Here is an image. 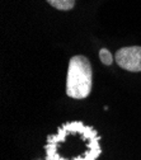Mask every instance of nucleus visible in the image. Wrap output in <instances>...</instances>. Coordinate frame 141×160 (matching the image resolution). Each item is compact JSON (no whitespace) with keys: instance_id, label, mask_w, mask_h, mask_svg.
<instances>
[{"instance_id":"nucleus-5","label":"nucleus","mask_w":141,"mask_h":160,"mask_svg":"<svg viewBox=\"0 0 141 160\" xmlns=\"http://www.w3.org/2000/svg\"><path fill=\"white\" fill-rule=\"evenodd\" d=\"M99 58L102 61V64H104L106 66H111L113 64V56L107 48H102L99 51Z\"/></svg>"},{"instance_id":"nucleus-4","label":"nucleus","mask_w":141,"mask_h":160,"mask_svg":"<svg viewBox=\"0 0 141 160\" xmlns=\"http://www.w3.org/2000/svg\"><path fill=\"white\" fill-rule=\"evenodd\" d=\"M46 2H48L51 7L63 12L71 10L75 7V0H46Z\"/></svg>"},{"instance_id":"nucleus-2","label":"nucleus","mask_w":141,"mask_h":160,"mask_svg":"<svg viewBox=\"0 0 141 160\" xmlns=\"http://www.w3.org/2000/svg\"><path fill=\"white\" fill-rule=\"evenodd\" d=\"M92 65L83 55L73 56L69 61L66 94L74 99H84L92 92Z\"/></svg>"},{"instance_id":"nucleus-3","label":"nucleus","mask_w":141,"mask_h":160,"mask_svg":"<svg viewBox=\"0 0 141 160\" xmlns=\"http://www.w3.org/2000/svg\"><path fill=\"white\" fill-rule=\"evenodd\" d=\"M114 60L117 65L131 72H140L141 71V46H130L119 48L116 55Z\"/></svg>"},{"instance_id":"nucleus-1","label":"nucleus","mask_w":141,"mask_h":160,"mask_svg":"<svg viewBox=\"0 0 141 160\" xmlns=\"http://www.w3.org/2000/svg\"><path fill=\"white\" fill-rule=\"evenodd\" d=\"M98 131L80 121L66 122L47 136L46 160H97L102 152Z\"/></svg>"}]
</instances>
